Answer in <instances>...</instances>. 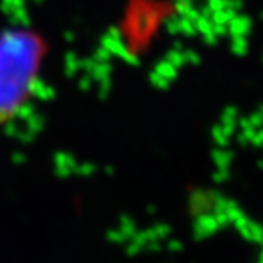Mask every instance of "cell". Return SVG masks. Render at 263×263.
<instances>
[{"label": "cell", "mask_w": 263, "mask_h": 263, "mask_svg": "<svg viewBox=\"0 0 263 263\" xmlns=\"http://www.w3.org/2000/svg\"><path fill=\"white\" fill-rule=\"evenodd\" d=\"M46 52L43 36L30 29L0 32V124L14 119L30 102Z\"/></svg>", "instance_id": "6da1fadb"}]
</instances>
